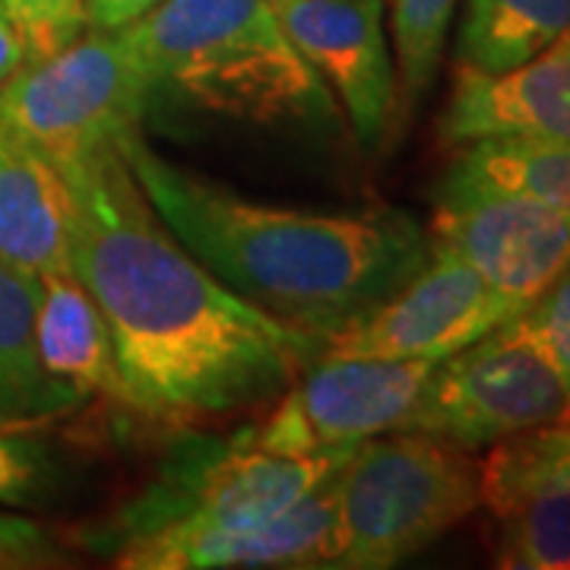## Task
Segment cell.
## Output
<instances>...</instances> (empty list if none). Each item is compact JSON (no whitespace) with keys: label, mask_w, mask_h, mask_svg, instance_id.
<instances>
[{"label":"cell","mask_w":570,"mask_h":570,"mask_svg":"<svg viewBox=\"0 0 570 570\" xmlns=\"http://www.w3.org/2000/svg\"><path fill=\"white\" fill-rule=\"evenodd\" d=\"M73 273L102 307L127 400L190 425L279 400L324 348L213 276L149 206L115 140L58 168Z\"/></svg>","instance_id":"1"},{"label":"cell","mask_w":570,"mask_h":570,"mask_svg":"<svg viewBox=\"0 0 570 570\" xmlns=\"http://www.w3.org/2000/svg\"><path fill=\"white\" fill-rule=\"evenodd\" d=\"M118 36L149 80L206 111L261 124L336 115L273 0H163Z\"/></svg>","instance_id":"3"},{"label":"cell","mask_w":570,"mask_h":570,"mask_svg":"<svg viewBox=\"0 0 570 570\" xmlns=\"http://www.w3.org/2000/svg\"><path fill=\"white\" fill-rule=\"evenodd\" d=\"M456 0H390V32L396 51V89L403 111L422 102L438 77Z\"/></svg>","instance_id":"21"},{"label":"cell","mask_w":570,"mask_h":570,"mask_svg":"<svg viewBox=\"0 0 570 570\" xmlns=\"http://www.w3.org/2000/svg\"><path fill=\"white\" fill-rule=\"evenodd\" d=\"M36 346L58 384L77 390L82 400L105 396L130 409L108 321L77 273L39 276Z\"/></svg>","instance_id":"15"},{"label":"cell","mask_w":570,"mask_h":570,"mask_svg":"<svg viewBox=\"0 0 570 570\" xmlns=\"http://www.w3.org/2000/svg\"><path fill=\"white\" fill-rule=\"evenodd\" d=\"M438 362L333 358L317 355L254 425V441L273 453L311 456L355 448L367 438L403 431Z\"/></svg>","instance_id":"8"},{"label":"cell","mask_w":570,"mask_h":570,"mask_svg":"<svg viewBox=\"0 0 570 570\" xmlns=\"http://www.w3.org/2000/svg\"><path fill=\"white\" fill-rule=\"evenodd\" d=\"M115 146L159 219L213 276L307 336L326 340L367 317L434 254L425 225L400 206H269L165 159L140 127Z\"/></svg>","instance_id":"2"},{"label":"cell","mask_w":570,"mask_h":570,"mask_svg":"<svg viewBox=\"0 0 570 570\" xmlns=\"http://www.w3.org/2000/svg\"><path fill=\"white\" fill-rule=\"evenodd\" d=\"M510 324L539 348L570 387V266H564L532 302L520 307Z\"/></svg>","instance_id":"22"},{"label":"cell","mask_w":570,"mask_h":570,"mask_svg":"<svg viewBox=\"0 0 570 570\" xmlns=\"http://www.w3.org/2000/svg\"><path fill=\"white\" fill-rule=\"evenodd\" d=\"M355 448L288 456L261 448L250 428L228 441L184 444L130 504L82 532V542L108 561L130 546L264 527L330 479Z\"/></svg>","instance_id":"5"},{"label":"cell","mask_w":570,"mask_h":570,"mask_svg":"<svg viewBox=\"0 0 570 570\" xmlns=\"http://www.w3.org/2000/svg\"><path fill=\"white\" fill-rule=\"evenodd\" d=\"M498 520L494 564L508 570H570V489L520 501Z\"/></svg>","instance_id":"20"},{"label":"cell","mask_w":570,"mask_h":570,"mask_svg":"<svg viewBox=\"0 0 570 570\" xmlns=\"http://www.w3.org/2000/svg\"><path fill=\"white\" fill-rule=\"evenodd\" d=\"M564 419H570L564 377L508 317L431 367L403 431H422L472 453Z\"/></svg>","instance_id":"7"},{"label":"cell","mask_w":570,"mask_h":570,"mask_svg":"<svg viewBox=\"0 0 570 570\" xmlns=\"http://www.w3.org/2000/svg\"><path fill=\"white\" fill-rule=\"evenodd\" d=\"M517 311L520 305L485 283L472 266L434 247L431 261L393 298L326 336L321 355L441 362L482 340Z\"/></svg>","instance_id":"9"},{"label":"cell","mask_w":570,"mask_h":570,"mask_svg":"<svg viewBox=\"0 0 570 570\" xmlns=\"http://www.w3.org/2000/svg\"><path fill=\"white\" fill-rule=\"evenodd\" d=\"M428 235L520 307L570 266V216L517 194L438 187Z\"/></svg>","instance_id":"10"},{"label":"cell","mask_w":570,"mask_h":570,"mask_svg":"<svg viewBox=\"0 0 570 570\" xmlns=\"http://www.w3.org/2000/svg\"><path fill=\"white\" fill-rule=\"evenodd\" d=\"M441 190H498L570 216V140L485 137L460 146Z\"/></svg>","instance_id":"17"},{"label":"cell","mask_w":570,"mask_h":570,"mask_svg":"<svg viewBox=\"0 0 570 570\" xmlns=\"http://www.w3.org/2000/svg\"><path fill=\"white\" fill-rule=\"evenodd\" d=\"M36 298L39 279L0 261V431H36L86 403L41 365Z\"/></svg>","instance_id":"16"},{"label":"cell","mask_w":570,"mask_h":570,"mask_svg":"<svg viewBox=\"0 0 570 570\" xmlns=\"http://www.w3.org/2000/svg\"><path fill=\"white\" fill-rule=\"evenodd\" d=\"M55 485L48 453L17 431H0V504L26 508Z\"/></svg>","instance_id":"24"},{"label":"cell","mask_w":570,"mask_h":570,"mask_svg":"<svg viewBox=\"0 0 570 570\" xmlns=\"http://www.w3.org/2000/svg\"><path fill=\"white\" fill-rule=\"evenodd\" d=\"M0 10L26 41L29 61L61 51L89 29L86 0H0Z\"/></svg>","instance_id":"23"},{"label":"cell","mask_w":570,"mask_h":570,"mask_svg":"<svg viewBox=\"0 0 570 570\" xmlns=\"http://www.w3.org/2000/svg\"><path fill=\"white\" fill-rule=\"evenodd\" d=\"M333 475L264 527L130 546L115 551L111 564L121 570L321 568L333 527Z\"/></svg>","instance_id":"13"},{"label":"cell","mask_w":570,"mask_h":570,"mask_svg":"<svg viewBox=\"0 0 570 570\" xmlns=\"http://www.w3.org/2000/svg\"><path fill=\"white\" fill-rule=\"evenodd\" d=\"M479 508V463L422 431L367 438L333 475L321 568L387 570L434 546Z\"/></svg>","instance_id":"4"},{"label":"cell","mask_w":570,"mask_h":570,"mask_svg":"<svg viewBox=\"0 0 570 570\" xmlns=\"http://www.w3.org/2000/svg\"><path fill=\"white\" fill-rule=\"evenodd\" d=\"M554 489H570V419L517 431L479 463V504L491 517Z\"/></svg>","instance_id":"19"},{"label":"cell","mask_w":570,"mask_h":570,"mask_svg":"<svg viewBox=\"0 0 570 570\" xmlns=\"http://www.w3.org/2000/svg\"><path fill=\"white\" fill-rule=\"evenodd\" d=\"M288 39L343 105L355 140L377 149L400 105L384 0H273Z\"/></svg>","instance_id":"11"},{"label":"cell","mask_w":570,"mask_h":570,"mask_svg":"<svg viewBox=\"0 0 570 570\" xmlns=\"http://www.w3.org/2000/svg\"><path fill=\"white\" fill-rule=\"evenodd\" d=\"M45 561H55V551L39 523L0 510V568H26Z\"/></svg>","instance_id":"25"},{"label":"cell","mask_w":570,"mask_h":570,"mask_svg":"<svg viewBox=\"0 0 570 570\" xmlns=\"http://www.w3.org/2000/svg\"><path fill=\"white\" fill-rule=\"evenodd\" d=\"M0 261L26 276L73 273V209L61 171L0 127Z\"/></svg>","instance_id":"14"},{"label":"cell","mask_w":570,"mask_h":570,"mask_svg":"<svg viewBox=\"0 0 570 570\" xmlns=\"http://www.w3.org/2000/svg\"><path fill=\"white\" fill-rule=\"evenodd\" d=\"M564 36H568V39H570V29H568V32H564Z\"/></svg>","instance_id":"28"},{"label":"cell","mask_w":570,"mask_h":570,"mask_svg":"<svg viewBox=\"0 0 570 570\" xmlns=\"http://www.w3.org/2000/svg\"><path fill=\"white\" fill-rule=\"evenodd\" d=\"M153 92L156 82L121 36L89 29L0 82V127L63 168L140 127Z\"/></svg>","instance_id":"6"},{"label":"cell","mask_w":570,"mask_h":570,"mask_svg":"<svg viewBox=\"0 0 570 570\" xmlns=\"http://www.w3.org/2000/svg\"><path fill=\"white\" fill-rule=\"evenodd\" d=\"M570 29V0H463L456 67L504 73L532 61Z\"/></svg>","instance_id":"18"},{"label":"cell","mask_w":570,"mask_h":570,"mask_svg":"<svg viewBox=\"0 0 570 570\" xmlns=\"http://www.w3.org/2000/svg\"><path fill=\"white\" fill-rule=\"evenodd\" d=\"M22 63H29V51L26 41L17 32V26L10 22V17L0 10V82L10 80Z\"/></svg>","instance_id":"27"},{"label":"cell","mask_w":570,"mask_h":570,"mask_svg":"<svg viewBox=\"0 0 570 570\" xmlns=\"http://www.w3.org/2000/svg\"><path fill=\"white\" fill-rule=\"evenodd\" d=\"M438 134L448 146L485 137L570 140V39L504 73L456 67Z\"/></svg>","instance_id":"12"},{"label":"cell","mask_w":570,"mask_h":570,"mask_svg":"<svg viewBox=\"0 0 570 570\" xmlns=\"http://www.w3.org/2000/svg\"><path fill=\"white\" fill-rule=\"evenodd\" d=\"M163 0H86V22L89 29L118 32L124 26L137 22Z\"/></svg>","instance_id":"26"}]
</instances>
